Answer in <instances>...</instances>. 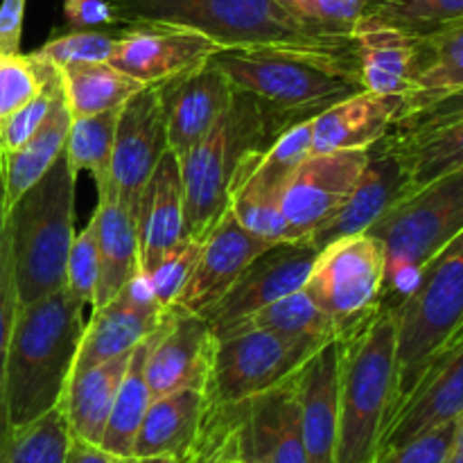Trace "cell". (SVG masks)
Wrapping results in <instances>:
<instances>
[{
  "instance_id": "6da1fadb",
  "label": "cell",
  "mask_w": 463,
  "mask_h": 463,
  "mask_svg": "<svg viewBox=\"0 0 463 463\" xmlns=\"http://www.w3.org/2000/svg\"><path fill=\"white\" fill-rule=\"evenodd\" d=\"M84 307L66 285L18 306L5 364L9 428L30 423L59 405L84 337Z\"/></svg>"
},
{
  "instance_id": "7a4b0ae2",
  "label": "cell",
  "mask_w": 463,
  "mask_h": 463,
  "mask_svg": "<svg viewBox=\"0 0 463 463\" xmlns=\"http://www.w3.org/2000/svg\"><path fill=\"white\" fill-rule=\"evenodd\" d=\"M310 118L283 111L265 99L235 89L226 111L202 140L179 158L184 176L185 235L206 240L229 211V193L247 156L265 152L288 127Z\"/></svg>"
},
{
  "instance_id": "3957f363",
  "label": "cell",
  "mask_w": 463,
  "mask_h": 463,
  "mask_svg": "<svg viewBox=\"0 0 463 463\" xmlns=\"http://www.w3.org/2000/svg\"><path fill=\"white\" fill-rule=\"evenodd\" d=\"M211 63L235 89L303 118H317L362 90L355 39L333 48H224Z\"/></svg>"
},
{
  "instance_id": "277c9868",
  "label": "cell",
  "mask_w": 463,
  "mask_h": 463,
  "mask_svg": "<svg viewBox=\"0 0 463 463\" xmlns=\"http://www.w3.org/2000/svg\"><path fill=\"white\" fill-rule=\"evenodd\" d=\"M339 434L335 463H373L398 402V324L380 306L339 339Z\"/></svg>"
},
{
  "instance_id": "5b68a950",
  "label": "cell",
  "mask_w": 463,
  "mask_h": 463,
  "mask_svg": "<svg viewBox=\"0 0 463 463\" xmlns=\"http://www.w3.org/2000/svg\"><path fill=\"white\" fill-rule=\"evenodd\" d=\"M77 172L66 152L7 208L18 306L66 285V262L75 240Z\"/></svg>"
},
{
  "instance_id": "8992f818",
  "label": "cell",
  "mask_w": 463,
  "mask_h": 463,
  "mask_svg": "<svg viewBox=\"0 0 463 463\" xmlns=\"http://www.w3.org/2000/svg\"><path fill=\"white\" fill-rule=\"evenodd\" d=\"M463 231V170L430 181L398 199L371 224L387 253L383 306L407 297L420 269Z\"/></svg>"
},
{
  "instance_id": "52a82bcc",
  "label": "cell",
  "mask_w": 463,
  "mask_h": 463,
  "mask_svg": "<svg viewBox=\"0 0 463 463\" xmlns=\"http://www.w3.org/2000/svg\"><path fill=\"white\" fill-rule=\"evenodd\" d=\"M113 9L127 23H170L190 27L220 48H260V45H297V48H333L353 39L319 36L294 21L276 0H111Z\"/></svg>"
},
{
  "instance_id": "ba28073f",
  "label": "cell",
  "mask_w": 463,
  "mask_h": 463,
  "mask_svg": "<svg viewBox=\"0 0 463 463\" xmlns=\"http://www.w3.org/2000/svg\"><path fill=\"white\" fill-rule=\"evenodd\" d=\"M393 312L401 402L463 324V231L420 269L414 288Z\"/></svg>"
},
{
  "instance_id": "9c48e42d",
  "label": "cell",
  "mask_w": 463,
  "mask_h": 463,
  "mask_svg": "<svg viewBox=\"0 0 463 463\" xmlns=\"http://www.w3.org/2000/svg\"><path fill=\"white\" fill-rule=\"evenodd\" d=\"M298 371L260 396L235 405L206 407L203 423L220 437L235 461L307 463L298 407Z\"/></svg>"
},
{
  "instance_id": "30bf717a",
  "label": "cell",
  "mask_w": 463,
  "mask_h": 463,
  "mask_svg": "<svg viewBox=\"0 0 463 463\" xmlns=\"http://www.w3.org/2000/svg\"><path fill=\"white\" fill-rule=\"evenodd\" d=\"M384 276L383 242L371 233H357L335 240L317 253L303 289L335 321L342 339L383 306Z\"/></svg>"
},
{
  "instance_id": "8fae6325",
  "label": "cell",
  "mask_w": 463,
  "mask_h": 463,
  "mask_svg": "<svg viewBox=\"0 0 463 463\" xmlns=\"http://www.w3.org/2000/svg\"><path fill=\"white\" fill-rule=\"evenodd\" d=\"M326 344L274 330H242L217 339L206 407L235 405L292 378Z\"/></svg>"
},
{
  "instance_id": "7c38bea8",
  "label": "cell",
  "mask_w": 463,
  "mask_h": 463,
  "mask_svg": "<svg viewBox=\"0 0 463 463\" xmlns=\"http://www.w3.org/2000/svg\"><path fill=\"white\" fill-rule=\"evenodd\" d=\"M317 253L319 249L312 247L307 240L269 244L260 256L249 262L229 292L199 317L211 326L215 337H222L244 317L303 289Z\"/></svg>"
},
{
  "instance_id": "4fadbf2b",
  "label": "cell",
  "mask_w": 463,
  "mask_h": 463,
  "mask_svg": "<svg viewBox=\"0 0 463 463\" xmlns=\"http://www.w3.org/2000/svg\"><path fill=\"white\" fill-rule=\"evenodd\" d=\"M366 163L369 149H339L310 154L289 175L280 194V208L292 240H307L317 226L344 206L362 179Z\"/></svg>"
},
{
  "instance_id": "5bb4252c",
  "label": "cell",
  "mask_w": 463,
  "mask_h": 463,
  "mask_svg": "<svg viewBox=\"0 0 463 463\" xmlns=\"http://www.w3.org/2000/svg\"><path fill=\"white\" fill-rule=\"evenodd\" d=\"M217 50L224 48L190 27L149 21L127 23L120 27L109 63L149 86L203 66Z\"/></svg>"
},
{
  "instance_id": "9a60e30c",
  "label": "cell",
  "mask_w": 463,
  "mask_h": 463,
  "mask_svg": "<svg viewBox=\"0 0 463 463\" xmlns=\"http://www.w3.org/2000/svg\"><path fill=\"white\" fill-rule=\"evenodd\" d=\"M167 129L156 84L143 86L120 109L111 156V188L134 215L143 188L167 152ZM107 193V194H109ZM99 199V197H98Z\"/></svg>"
},
{
  "instance_id": "2e32d148",
  "label": "cell",
  "mask_w": 463,
  "mask_h": 463,
  "mask_svg": "<svg viewBox=\"0 0 463 463\" xmlns=\"http://www.w3.org/2000/svg\"><path fill=\"white\" fill-rule=\"evenodd\" d=\"M463 419V337L448 344L428 364L419 383L393 410L378 455L430 430ZM375 455V457H378Z\"/></svg>"
},
{
  "instance_id": "e0dca14e",
  "label": "cell",
  "mask_w": 463,
  "mask_h": 463,
  "mask_svg": "<svg viewBox=\"0 0 463 463\" xmlns=\"http://www.w3.org/2000/svg\"><path fill=\"white\" fill-rule=\"evenodd\" d=\"M172 312L158 307L152 297L149 279L140 271L113 301L93 310L90 321H86L72 371L89 369L118 355H129L140 342L152 337L165 324Z\"/></svg>"
},
{
  "instance_id": "ac0fdd59",
  "label": "cell",
  "mask_w": 463,
  "mask_h": 463,
  "mask_svg": "<svg viewBox=\"0 0 463 463\" xmlns=\"http://www.w3.org/2000/svg\"><path fill=\"white\" fill-rule=\"evenodd\" d=\"M215 348L217 337L211 326L199 315L176 307L158 328L145 364L152 398L181 389L206 392Z\"/></svg>"
},
{
  "instance_id": "d6986e66",
  "label": "cell",
  "mask_w": 463,
  "mask_h": 463,
  "mask_svg": "<svg viewBox=\"0 0 463 463\" xmlns=\"http://www.w3.org/2000/svg\"><path fill=\"white\" fill-rule=\"evenodd\" d=\"M165 116L167 147L184 158L226 111L235 93L229 77L208 59L203 66L156 84Z\"/></svg>"
},
{
  "instance_id": "ffe728a7",
  "label": "cell",
  "mask_w": 463,
  "mask_h": 463,
  "mask_svg": "<svg viewBox=\"0 0 463 463\" xmlns=\"http://www.w3.org/2000/svg\"><path fill=\"white\" fill-rule=\"evenodd\" d=\"M407 193H411V188L405 165L392 149L387 136H383L369 147V163L351 197L324 224L312 231L307 242L321 251L335 240L366 233L371 224Z\"/></svg>"
},
{
  "instance_id": "44dd1931",
  "label": "cell",
  "mask_w": 463,
  "mask_h": 463,
  "mask_svg": "<svg viewBox=\"0 0 463 463\" xmlns=\"http://www.w3.org/2000/svg\"><path fill=\"white\" fill-rule=\"evenodd\" d=\"M267 247L269 242L242 229L233 213L226 211V215L203 240L202 256L176 307L190 315H203L229 292L249 262L260 256Z\"/></svg>"
},
{
  "instance_id": "7402d4cb",
  "label": "cell",
  "mask_w": 463,
  "mask_h": 463,
  "mask_svg": "<svg viewBox=\"0 0 463 463\" xmlns=\"http://www.w3.org/2000/svg\"><path fill=\"white\" fill-rule=\"evenodd\" d=\"M138 233L140 271L145 276L163 256L185 238V202L181 163L167 149L143 188L134 213Z\"/></svg>"
},
{
  "instance_id": "603a6c76",
  "label": "cell",
  "mask_w": 463,
  "mask_h": 463,
  "mask_svg": "<svg viewBox=\"0 0 463 463\" xmlns=\"http://www.w3.org/2000/svg\"><path fill=\"white\" fill-rule=\"evenodd\" d=\"M339 339L298 371V407L307 463H335L339 434Z\"/></svg>"
},
{
  "instance_id": "cb8c5ba5",
  "label": "cell",
  "mask_w": 463,
  "mask_h": 463,
  "mask_svg": "<svg viewBox=\"0 0 463 463\" xmlns=\"http://www.w3.org/2000/svg\"><path fill=\"white\" fill-rule=\"evenodd\" d=\"M401 95L360 90L312 118V154L339 149H369L393 129L401 118Z\"/></svg>"
},
{
  "instance_id": "d4e9b609",
  "label": "cell",
  "mask_w": 463,
  "mask_h": 463,
  "mask_svg": "<svg viewBox=\"0 0 463 463\" xmlns=\"http://www.w3.org/2000/svg\"><path fill=\"white\" fill-rule=\"evenodd\" d=\"M360 86L375 95H405L414 86L420 63V36L396 27L360 21L355 34Z\"/></svg>"
},
{
  "instance_id": "484cf974",
  "label": "cell",
  "mask_w": 463,
  "mask_h": 463,
  "mask_svg": "<svg viewBox=\"0 0 463 463\" xmlns=\"http://www.w3.org/2000/svg\"><path fill=\"white\" fill-rule=\"evenodd\" d=\"M206 419V393L181 389L152 398L134 443L136 457H175L188 461Z\"/></svg>"
},
{
  "instance_id": "4316f807",
  "label": "cell",
  "mask_w": 463,
  "mask_h": 463,
  "mask_svg": "<svg viewBox=\"0 0 463 463\" xmlns=\"http://www.w3.org/2000/svg\"><path fill=\"white\" fill-rule=\"evenodd\" d=\"M129 355H118L89 369L72 371L59 401L72 439L93 446L102 443L109 414L129 364Z\"/></svg>"
},
{
  "instance_id": "83f0119b",
  "label": "cell",
  "mask_w": 463,
  "mask_h": 463,
  "mask_svg": "<svg viewBox=\"0 0 463 463\" xmlns=\"http://www.w3.org/2000/svg\"><path fill=\"white\" fill-rule=\"evenodd\" d=\"M99 251V283L95 292L93 310L107 306L140 274V251L136 220L116 194H104L95 206Z\"/></svg>"
},
{
  "instance_id": "f1b7e54d",
  "label": "cell",
  "mask_w": 463,
  "mask_h": 463,
  "mask_svg": "<svg viewBox=\"0 0 463 463\" xmlns=\"http://www.w3.org/2000/svg\"><path fill=\"white\" fill-rule=\"evenodd\" d=\"M387 138L405 165L411 190L463 170V116L411 131L392 129Z\"/></svg>"
},
{
  "instance_id": "f546056e",
  "label": "cell",
  "mask_w": 463,
  "mask_h": 463,
  "mask_svg": "<svg viewBox=\"0 0 463 463\" xmlns=\"http://www.w3.org/2000/svg\"><path fill=\"white\" fill-rule=\"evenodd\" d=\"M459 89H463V21L420 36L419 75L405 95L396 125Z\"/></svg>"
},
{
  "instance_id": "4dcf8cb0",
  "label": "cell",
  "mask_w": 463,
  "mask_h": 463,
  "mask_svg": "<svg viewBox=\"0 0 463 463\" xmlns=\"http://www.w3.org/2000/svg\"><path fill=\"white\" fill-rule=\"evenodd\" d=\"M72 116L68 111V104L63 93L50 109L43 125L36 129V134L23 145L18 152L0 158V170H3V188H5V206L12 208L25 190H30L50 167L57 163L66 149L68 131H71Z\"/></svg>"
},
{
  "instance_id": "1f68e13d",
  "label": "cell",
  "mask_w": 463,
  "mask_h": 463,
  "mask_svg": "<svg viewBox=\"0 0 463 463\" xmlns=\"http://www.w3.org/2000/svg\"><path fill=\"white\" fill-rule=\"evenodd\" d=\"M156 333L131 351L125 378H122L120 389L116 393V402H113L107 430H104L102 443H99V448L120 457V459L134 455L136 437H138V430L143 425L145 414H147L149 402H152L145 364H147L149 348H152Z\"/></svg>"
},
{
  "instance_id": "d6a6232c",
  "label": "cell",
  "mask_w": 463,
  "mask_h": 463,
  "mask_svg": "<svg viewBox=\"0 0 463 463\" xmlns=\"http://www.w3.org/2000/svg\"><path fill=\"white\" fill-rule=\"evenodd\" d=\"M59 72H61L63 98L72 120L122 109L131 95L143 89L140 81L127 77L109 61L75 63V66L59 68Z\"/></svg>"
},
{
  "instance_id": "836d02e7",
  "label": "cell",
  "mask_w": 463,
  "mask_h": 463,
  "mask_svg": "<svg viewBox=\"0 0 463 463\" xmlns=\"http://www.w3.org/2000/svg\"><path fill=\"white\" fill-rule=\"evenodd\" d=\"M242 330H274V333L312 339V342L319 344H330L339 339L335 321L312 301L306 289H297V292L260 307L253 315L244 317L242 321L231 326L222 337L242 333Z\"/></svg>"
},
{
  "instance_id": "e575fe53",
  "label": "cell",
  "mask_w": 463,
  "mask_h": 463,
  "mask_svg": "<svg viewBox=\"0 0 463 463\" xmlns=\"http://www.w3.org/2000/svg\"><path fill=\"white\" fill-rule=\"evenodd\" d=\"M120 109L75 118L68 131L66 156L72 170L89 172L98 188V197H104L111 188V156L116 143V127Z\"/></svg>"
},
{
  "instance_id": "d590c367",
  "label": "cell",
  "mask_w": 463,
  "mask_h": 463,
  "mask_svg": "<svg viewBox=\"0 0 463 463\" xmlns=\"http://www.w3.org/2000/svg\"><path fill=\"white\" fill-rule=\"evenodd\" d=\"M72 434L61 407L39 419L9 428L0 441V463H66Z\"/></svg>"
},
{
  "instance_id": "8d00e7d4",
  "label": "cell",
  "mask_w": 463,
  "mask_h": 463,
  "mask_svg": "<svg viewBox=\"0 0 463 463\" xmlns=\"http://www.w3.org/2000/svg\"><path fill=\"white\" fill-rule=\"evenodd\" d=\"M362 21L425 36L463 21V0H369Z\"/></svg>"
},
{
  "instance_id": "74e56055",
  "label": "cell",
  "mask_w": 463,
  "mask_h": 463,
  "mask_svg": "<svg viewBox=\"0 0 463 463\" xmlns=\"http://www.w3.org/2000/svg\"><path fill=\"white\" fill-rule=\"evenodd\" d=\"M16 310H18V297H16V280H14L12 238H9L3 170H0V441H3L5 434L9 432L7 402H5V364H7L9 339H12Z\"/></svg>"
},
{
  "instance_id": "f35d334b",
  "label": "cell",
  "mask_w": 463,
  "mask_h": 463,
  "mask_svg": "<svg viewBox=\"0 0 463 463\" xmlns=\"http://www.w3.org/2000/svg\"><path fill=\"white\" fill-rule=\"evenodd\" d=\"M294 21L330 39H353L369 0H276Z\"/></svg>"
},
{
  "instance_id": "ab89813d",
  "label": "cell",
  "mask_w": 463,
  "mask_h": 463,
  "mask_svg": "<svg viewBox=\"0 0 463 463\" xmlns=\"http://www.w3.org/2000/svg\"><path fill=\"white\" fill-rule=\"evenodd\" d=\"M52 68L36 52L0 54V122L41 93Z\"/></svg>"
},
{
  "instance_id": "60d3db41",
  "label": "cell",
  "mask_w": 463,
  "mask_h": 463,
  "mask_svg": "<svg viewBox=\"0 0 463 463\" xmlns=\"http://www.w3.org/2000/svg\"><path fill=\"white\" fill-rule=\"evenodd\" d=\"M118 34H120V30H109V27H95V30H71V27H66L61 34L48 39L34 52L57 68L75 66V63L109 61L113 48H116Z\"/></svg>"
},
{
  "instance_id": "b9f144b4",
  "label": "cell",
  "mask_w": 463,
  "mask_h": 463,
  "mask_svg": "<svg viewBox=\"0 0 463 463\" xmlns=\"http://www.w3.org/2000/svg\"><path fill=\"white\" fill-rule=\"evenodd\" d=\"M202 240H193L185 235V238L181 240V242H176L175 247L158 260V265L147 274L152 297L161 310H176V303H179L185 285L193 279V271L194 267H197L199 256H202Z\"/></svg>"
},
{
  "instance_id": "7bdbcfd3",
  "label": "cell",
  "mask_w": 463,
  "mask_h": 463,
  "mask_svg": "<svg viewBox=\"0 0 463 463\" xmlns=\"http://www.w3.org/2000/svg\"><path fill=\"white\" fill-rule=\"evenodd\" d=\"M61 93H63L61 72H59V68L54 66L52 71H50L41 93L36 95L34 99H30L25 107H21L18 111H14L12 116H7L3 122H0V158L18 152V149H21L23 145L36 134V129L43 125L50 109L54 107V102H57Z\"/></svg>"
},
{
  "instance_id": "ee69618b",
  "label": "cell",
  "mask_w": 463,
  "mask_h": 463,
  "mask_svg": "<svg viewBox=\"0 0 463 463\" xmlns=\"http://www.w3.org/2000/svg\"><path fill=\"white\" fill-rule=\"evenodd\" d=\"M99 283V251H98V226L95 215L90 217L84 231L72 240L71 253L66 262V288L86 306H93L95 292Z\"/></svg>"
},
{
  "instance_id": "f6af8a7d",
  "label": "cell",
  "mask_w": 463,
  "mask_h": 463,
  "mask_svg": "<svg viewBox=\"0 0 463 463\" xmlns=\"http://www.w3.org/2000/svg\"><path fill=\"white\" fill-rule=\"evenodd\" d=\"M463 420V419H461ZM461 420H450L446 425L430 430L402 446L392 448L373 459V463H443L452 441L457 437Z\"/></svg>"
},
{
  "instance_id": "bcb514c9",
  "label": "cell",
  "mask_w": 463,
  "mask_h": 463,
  "mask_svg": "<svg viewBox=\"0 0 463 463\" xmlns=\"http://www.w3.org/2000/svg\"><path fill=\"white\" fill-rule=\"evenodd\" d=\"M63 18L71 30L122 25L111 0H63Z\"/></svg>"
},
{
  "instance_id": "7dc6e473",
  "label": "cell",
  "mask_w": 463,
  "mask_h": 463,
  "mask_svg": "<svg viewBox=\"0 0 463 463\" xmlns=\"http://www.w3.org/2000/svg\"><path fill=\"white\" fill-rule=\"evenodd\" d=\"M459 116H463V89L446 95V98L437 99V102L430 104V107L423 109V111L405 118V120L398 122L393 129H398V131L420 129V127H432V125H439V122L455 120V118H459Z\"/></svg>"
},
{
  "instance_id": "c3c4849f",
  "label": "cell",
  "mask_w": 463,
  "mask_h": 463,
  "mask_svg": "<svg viewBox=\"0 0 463 463\" xmlns=\"http://www.w3.org/2000/svg\"><path fill=\"white\" fill-rule=\"evenodd\" d=\"M25 7L27 0H3L0 3V54L21 52Z\"/></svg>"
},
{
  "instance_id": "681fc988",
  "label": "cell",
  "mask_w": 463,
  "mask_h": 463,
  "mask_svg": "<svg viewBox=\"0 0 463 463\" xmlns=\"http://www.w3.org/2000/svg\"><path fill=\"white\" fill-rule=\"evenodd\" d=\"M66 463H120V457L111 455V452H107L99 446H93V443L72 439Z\"/></svg>"
},
{
  "instance_id": "f907efd6",
  "label": "cell",
  "mask_w": 463,
  "mask_h": 463,
  "mask_svg": "<svg viewBox=\"0 0 463 463\" xmlns=\"http://www.w3.org/2000/svg\"><path fill=\"white\" fill-rule=\"evenodd\" d=\"M443 463H463V420H461L459 430H457L455 441H452L450 450H448V455H446V459H443Z\"/></svg>"
},
{
  "instance_id": "816d5d0a",
  "label": "cell",
  "mask_w": 463,
  "mask_h": 463,
  "mask_svg": "<svg viewBox=\"0 0 463 463\" xmlns=\"http://www.w3.org/2000/svg\"><path fill=\"white\" fill-rule=\"evenodd\" d=\"M120 463H188V461H181V459H175V457H125V459H120Z\"/></svg>"
},
{
  "instance_id": "f5cc1de1",
  "label": "cell",
  "mask_w": 463,
  "mask_h": 463,
  "mask_svg": "<svg viewBox=\"0 0 463 463\" xmlns=\"http://www.w3.org/2000/svg\"><path fill=\"white\" fill-rule=\"evenodd\" d=\"M188 463H206L202 459V457L197 455V452H193V455H190V459H188Z\"/></svg>"
},
{
  "instance_id": "db71d44e",
  "label": "cell",
  "mask_w": 463,
  "mask_h": 463,
  "mask_svg": "<svg viewBox=\"0 0 463 463\" xmlns=\"http://www.w3.org/2000/svg\"><path fill=\"white\" fill-rule=\"evenodd\" d=\"M459 337H463V324H461V328L457 330V333H455V337H452L450 342H455V339H459ZM450 342H448V344H450Z\"/></svg>"
}]
</instances>
